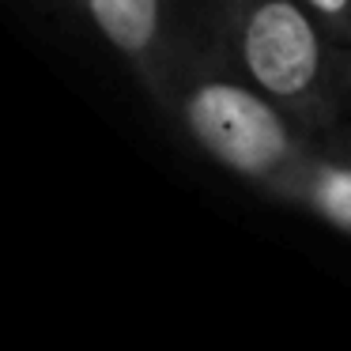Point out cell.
<instances>
[{"label": "cell", "instance_id": "1", "mask_svg": "<svg viewBox=\"0 0 351 351\" xmlns=\"http://www.w3.org/2000/svg\"><path fill=\"white\" fill-rule=\"evenodd\" d=\"M152 99L197 152L276 204L313 147V132L245 76L204 0H193Z\"/></svg>", "mask_w": 351, "mask_h": 351}, {"label": "cell", "instance_id": "2", "mask_svg": "<svg viewBox=\"0 0 351 351\" xmlns=\"http://www.w3.org/2000/svg\"><path fill=\"white\" fill-rule=\"evenodd\" d=\"M204 12L245 76L298 117L306 132L321 136L332 129L348 53L313 23L302 0H204Z\"/></svg>", "mask_w": 351, "mask_h": 351}, {"label": "cell", "instance_id": "3", "mask_svg": "<svg viewBox=\"0 0 351 351\" xmlns=\"http://www.w3.org/2000/svg\"><path fill=\"white\" fill-rule=\"evenodd\" d=\"M80 8L152 95L193 0H84Z\"/></svg>", "mask_w": 351, "mask_h": 351}, {"label": "cell", "instance_id": "4", "mask_svg": "<svg viewBox=\"0 0 351 351\" xmlns=\"http://www.w3.org/2000/svg\"><path fill=\"white\" fill-rule=\"evenodd\" d=\"M283 204L325 219L332 230L351 238V144L332 136H313L298 178L291 182Z\"/></svg>", "mask_w": 351, "mask_h": 351}, {"label": "cell", "instance_id": "5", "mask_svg": "<svg viewBox=\"0 0 351 351\" xmlns=\"http://www.w3.org/2000/svg\"><path fill=\"white\" fill-rule=\"evenodd\" d=\"M302 4L313 16V23L332 38V46H340L348 53L351 49V0H302Z\"/></svg>", "mask_w": 351, "mask_h": 351}, {"label": "cell", "instance_id": "6", "mask_svg": "<svg viewBox=\"0 0 351 351\" xmlns=\"http://www.w3.org/2000/svg\"><path fill=\"white\" fill-rule=\"evenodd\" d=\"M321 136H332V140H348L351 144V49H348V61H343V95H340V117L328 132Z\"/></svg>", "mask_w": 351, "mask_h": 351}, {"label": "cell", "instance_id": "7", "mask_svg": "<svg viewBox=\"0 0 351 351\" xmlns=\"http://www.w3.org/2000/svg\"><path fill=\"white\" fill-rule=\"evenodd\" d=\"M76 4H84V0H76Z\"/></svg>", "mask_w": 351, "mask_h": 351}]
</instances>
